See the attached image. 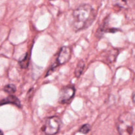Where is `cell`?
<instances>
[{"mask_svg":"<svg viewBox=\"0 0 135 135\" xmlns=\"http://www.w3.org/2000/svg\"><path fill=\"white\" fill-rule=\"evenodd\" d=\"M96 17V11L91 5L82 4L73 12L70 25L75 31L84 30L92 25Z\"/></svg>","mask_w":135,"mask_h":135,"instance_id":"obj_1","label":"cell"},{"mask_svg":"<svg viewBox=\"0 0 135 135\" xmlns=\"http://www.w3.org/2000/svg\"><path fill=\"white\" fill-rule=\"evenodd\" d=\"M119 135H133L134 132V116L130 112H125L119 116L117 123Z\"/></svg>","mask_w":135,"mask_h":135,"instance_id":"obj_2","label":"cell"},{"mask_svg":"<svg viewBox=\"0 0 135 135\" xmlns=\"http://www.w3.org/2000/svg\"><path fill=\"white\" fill-rule=\"evenodd\" d=\"M71 54H72V50H71V47H68V46H63V47H62L61 48L60 51H59V54H58L56 61L49 69L46 76H48L49 75H51V73L54 72L55 70L59 65H63L67 63L69 60L70 58H71Z\"/></svg>","mask_w":135,"mask_h":135,"instance_id":"obj_3","label":"cell"},{"mask_svg":"<svg viewBox=\"0 0 135 135\" xmlns=\"http://www.w3.org/2000/svg\"><path fill=\"white\" fill-rule=\"evenodd\" d=\"M61 121L59 117L57 115L51 116L46 119L43 130L46 135H54L59 132L61 127Z\"/></svg>","mask_w":135,"mask_h":135,"instance_id":"obj_4","label":"cell"},{"mask_svg":"<svg viewBox=\"0 0 135 135\" xmlns=\"http://www.w3.org/2000/svg\"><path fill=\"white\" fill-rule=\"evenodd\" d=\"M75 94V88L73 86H67L62 88L60 91L59 102L62 104H68L73 98Z\"/></svg>","mask_w":135,"mask_h":135,"instance_id":"obj_5","label":"cell"},{"mask_svg":"<svg viewBox=\"0 0 135 135\" xmlns=\"http://www.w3.org/2000/svg\"><path fill=\"white\" fill-rule=\"evenodd\" d=\"M5 104H13L17 106V108H21V103L19 99L14 95H9L5 98L3 99L0 101V106L5 105Z\"/></svg>","mask_w":135,"mask_h":135,"instance_id":"obj_6","label":"cell"},{"mask_svg":"<svg viewBox=\"0 0 135 135\" xmlns=\"http://www.w3.org/2000/svg\"><path fill=\"white\" fill-rule=\"evenodd\" d=\"M108 25V21L105 19L104 22H103V25L101 27L97 30V36L99 38H102L105 33H115L119 31V29H115V28H108L107 26Z\"/></svg>","mask_w":135,"mask_h":135,"instance_id":"obj_7","label":"cell"},{"mask_svg":"<svg viewBox=\"0 0 135 135\" xmlns=\"http://www.w3.org/2000/svg\"><path fill=\"white\" fill-rule=\"evenodd\" d=\"M119 55V51L117 49L112 48L108 50L105 54V59L109 63H112L115 62L117 56Z\"/></svg>","mask_w":135,"mask_h":135,"instance_id":"obj_8","label":"cell"},{"mask_svg":"<svg viewBox=\"0 0 135 135\" xmlns=\"http://www.w3.org/2000/svg\"><path fill=\"white\" fill-rule=\"evenodd\" d=\"M84 67H85V63H84V61L80 60V61L78 63L75 71V75L76 78H79L81 76L82 74H83V71H84Z\"/></svg>","mask_w":135,"mask_h":135,"instance_id":"obj_9","label":"cell"},{"mask_svg":"<svg viewBox=\"0 0 135 135\" xmlns=\"http://www.w3.org/2000/svg\"><path fill=\"white\" fill-rule=\"evenodd\" d=\"M29 62H30V55H29L28 53H26L24 57L18 61V65L21 66L22 69H26L28 67Z\"/></svg>","mask_w":135,"mask_h":135,"instance_id":"obj_10","label":"cell"},{"mask_svg":"<svg viewBox=\"0 0 135 135\" xmlns=\"http://www.w3.org/2000/svg\"><path fill=\"white\" fill-rule=\"evenodd\" d=\"M16 90H17L16 86L13 84H7V85H5L3 88L4 92H7V93L8 94L15 93V92H16Z\"/></svg>","mask_w":135,"mask_h":135,"instance_id":"obj_11","label":"cell"},{"mask_svg":"<svg viewBox=\"0 0 135 135\" xmlns=\"http://www.w3.org/2000/svg\"><path fill=\"white\" fill-rule=\"evenodd\" d=\"M91 129V127L89 124H84L79 129V132L80 133H83V134H86L87 133H89V131Z\"/></svg>","mask_w":135,"mask_h":135,"instance_id":"obj_12","label":"cell"},{"mask_svg":"<svg viewBox=\"0 0 135 135\" xmlns=\"http://www.w3.org/2000/svg\"><path fill=\"white\" fill-rule=\"evenodd\" d=\"M134 92H133V96H132V98H133V102H134Z\"/></svg>","mask_w":135,"mask_h":135,"instance_id":"obj_13","label":"cell"},{"mask_svg":"<svg viewBox=\"0 0 135 135\" xmlns=\"http://www.w3.org/2000/svg\"><path fill=\"white\" fill-rule=\"evenodd\" d=\"M0 135H3V132L1 130H0Z\"/></svg>","mask_w":135,"mask_h":135,"instance_id":"obj_14","label":"cell"}]
</instances>
